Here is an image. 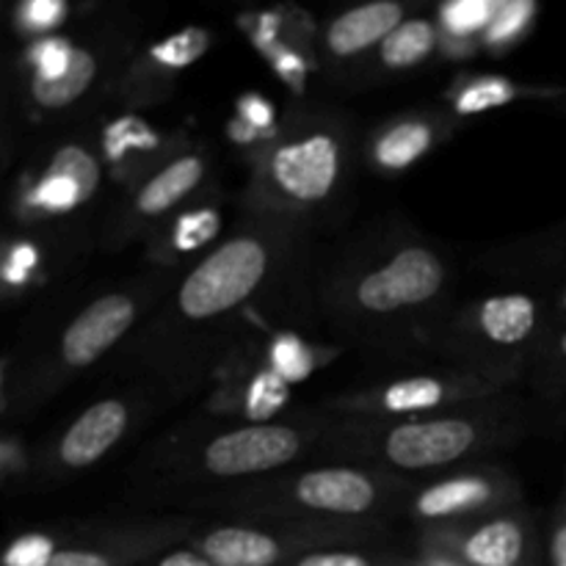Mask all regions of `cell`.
I'll use <instances>...</instances> for the list:
<instances>
[{"instance_id": "obj_40", "label": "cell", "mask_w": 566, "mask_h": 566, "mask_svg": "<svg viewBox=\"0 0 566 566\" xmlns=\"http://www.w3.org/2000/svg\"><path fill=\"white\" fill-rule=\"evenodd\" d=\"M553 354H556V363L566 370V329L556 337V348H553Z\"/></svg>"}, {"instance_id": "obj_30", "label": "cell", "mask_w": 566, "mask_h": 566, "mask_svg": "<svg viewBox=\"0 0 566 566\" xmlns=\"http://www.w3.org/2000/svg\"><path fill=\"white\" fill-rule=\"evenodd\" d=\"M55 553L59 551H55L53 539H48V536H22L3 553V566H48Z\"/></svg>"}, {"instance_id": "obj_10", "label": "cell", "mask_w": 566, "mask_h": 566, "mask_svg": "<svg viewBox=\"0 0 566 566\" xmlns=\"http://www.w3.org/2000/svg\"><path fill=\"white\" fill-rule=\"evenodd\" d=\"M199 553L213 566H276L285 558L280 539L241 525L210 531Z\"/></svg>"}, {"instance_id": "obj_18", "label": "cell", "mask_w": 566, "mask_h": 566, "mask_svg": "<svg viewBox=\"0 0 566 566\" xmlns=\"http://www.w3.org/2000/svg\"><path fill=\"white\" fill-rule=\"evenodd\" d=\"M446 401V385L434 376H412V379H401L396 385L387 387L381 392L379 403L387 412H423V409L440 407Z\"/></svg>"}, {"instance_id": "obj_32", "label": "cell", "mask_w": 566, "mask_h": 566, "mask_svg": "<svg viewBox=\"0 0 566 566\" xmlns=\"http://www.w3.org/2000/svg\"><path fill=\"white\" fill-rule=\"evenodd\" d=\"M293 566H376L368 556L352 551H332V553H310L298 558Z\"/></svg>"}, {"instance_id": "obj_13", "label": "cell", "mask_w": 566, "mask_h": 566, "mask_svg": "<svg viewBox=\"0 0 566 566\" xmlns=\"http://www.w3.org/2000/svg\"><path fill=\"white\" fill-rule=\"evenodd\" d=\"M492 501V484L479 475H464V479L442 481V484L429 486L423 495L415 501V512L420 517L440 520L451 514L473 512V509L486 506Z\"/></svg>"}, {"instance_id": "obj_42", "label": "cell", "mask_w": 566, "mask_h": 566, "mask_svg": "<svg viewBox=\"0 0 566 566\" xmlns=\"http://www.w3.org/2000/svg\"><path fill=\"white\" fill-rule=\"evenodd\" d=\"M558 307H562V313L566 315V285L562 287V296H558Z\"/></svg>"}, {"instance_id": "obj_39", "label": "cell", "mask_w": 566, "mask_h": 566, "mask_svg": "<svg viewBox=\"0 0 566 566\" xmlns=\"http://www.w3.org/2000/svg\"><path fill=\"white\" fill-rule=\"evenodd\" d=\"M230 136L235 138V142L249 144V142H254V138H258V130H254L252 125H247V122H243L241 116H238V119L230 125Z\"/></svg>"}, {"instance_id": "obj_24", "label": "cell", "mask_w": 566, "mask_h": 566, "mask_svg": "<svg viewBox=\"0 0 566 566\" xmlns=\"http://www.w3.org/2000/svg\"><path fill=\"white\" fill-rule=\"evenodd\" d=\"M208 44H210L208 31H202V28H186V31L175 33V36L155 44L153 59L158 61V64L171 66V70H182V66L202 59Z\"/></svg>"}, {"instance_id": "obj_34", "label": "cell", "mask_w": 566, "mask_h": 566, "mask_svg": "<svg viewBox=\"0 0 566 566\" xmlns=\"http://www.w3.org/2000/svg\"><path fill=\"white\" fill-rule=\"evenodd\" d=\"M48 566H116V558L97 551H59Z\"/></svg>"}, {"instance_id": "obj_2", "label": "cell", "mask_w": 566, "mask_h": 566, "mask_svg": "<svg viewBox=\"0 0 566 566\" xmlns=\"http://www.w3.org/2000/svg\"><path fill=\"white\" fill-rule=\"evenodd\" d=\"M446 280L440 258L423 247L401 249L385 269L365 276L357 287V298L370 313L415 307L437 296Z\"/></svg>"}, {"instance_id": "obj_6", "label": "cell", "mask_w": 566, "mask_h": 566, "mask_svg": "<svg viewBox=\"0 0 566 566\" xmlns=\"http://www.w3.org/2000/svg\"><path fill=\"white\" fill-rule=\"evenodd\" d=\"M133 321H136V304L130 296L111 293L97 298L64 332L61 357L72 368H86L130 329Z\"/></svg>"}, {"instance_id": "obj_35", "label": "cell", "mask_w": 566, "mask_h": 566, "mask_svg": "<svg viewBox=\"0 0 566 566\" xmlns=\"http://www.w3.org/2000/svg\"><path fill=\"white\" fill-rule=\"evenodd\" d=\"M547 564L551 566H566V501L562 503L556 523H553L551 545H547Z\"/></svg>"}, {"instance_id": "obj_21", "label": "cell", "mask_w": 566, "mask_h": 566, "mask_svg": "<svg viewBox=\"0 0 566 566\" xmlns=\"http://www.w3.org/2000/svg\"><path fill=\"white\" fill-rule=\"evenodd\" d=\"M271 370L291 385V381H304L313 374V354L298 340L293 332H282L271 343Z\"/></svg>"}, {"instance_id": "obj_22", "label": "cell", "mask_w": 566, "mask_h": 566, "mask_svg": "<svg viewBox=\"0 0 566 566\" xmlns=\"http://www.w3.org/2000/svg\"><path fill=\"white\" fill-rule=\"evenodd\" d=\"M497 6L501 3H495V0H453V3L442 6V25L453 36H470V33L490 28V22L497 14Z\"/></svg>"}, {"instance_id": "obj_37", "label": "cell", "mask_w": 566, "mask_h": 566, "mask_svg": "<svg viewBox=\"0 0 566 566\" xmlns=\"http://www.w3.org/2000/svg\"><path fill=\"white\" fill-rule=\"evenodd\" d=\"M276 70H280V75L287 77V81H291L296 88L302 86L304 61L298 59L296 53H291V50H282V53L276 55Z\"/></svg>"}, {"instance_id": "obj_3", "label": "cell", "mask_w": 566, "mask_h": 566, "mask_svg": "<svg viewBox=\"0 0 566 566\" xmlns=\"http://www.w3.org/2000/svg\"><path fill=\"white\" fill-rule=\"evenodd\" d=\"M302 451V437L287 426L254 423L221 434L205 448V468L224 479L254 475L293 462Z\"/></svg>"}, {"instance_id": "obj_7", "label": "cell", "mask_w": 566, "mask_h": 566, "mask_svg": "<svg viewBox=\"0 0 566 566\" xmlns=\"http://www.w3.org/2000/svg\"><path fill=\"white\" fill-rule=\"evenodd\" d=\"M127 429V407L122 401H99L88 407L70 431L64 434L59 448L61 462L70 468H86L111 451Z\"/></svg>"}, {"instance_id": "obj_28", "label": "cell", "mask_w": 566, "mask_h": 566, "mask_svg": "<svg viewBox=\"0 0 566 566\" xmlns=\"http://www.w3.org/2000/svg\"><path fill=\"white\" fill-rule=\"evenodd\" d=\"M31 199L33 205H39L42 210H50V213H64V210H72L81 202H86L83 191L70 180V177L53 175V171L44 175V180L39 182Z\"/></svg>"}, {"instance_id": "obj_19", "label": "cell", "mask_w": 566, "mask_h": 566, "mask_svg": "<svg viewBox=\"0 0 566 566\" xmlns=\"http://www.w3.org/2000/svg\"><path fill=\"white\" fill-rule=\"evenodd\" d=\"M105 158L108 160H122L130 153H147V149L158 147V133L136 114L119 116V119L111 122L105 127L103 136Z\"/></svg>"}, {"instance_id": "obj_31", "label": "cell", "mask_w": 566, "mask_h": 566, "mask_svg": "<svg viewBox=\"0 0 566 566\" xmlns=\"http://www.w3.org/2000/svg\"><path fill=\"white\" fill-rule=\"evenodd\" d=\"M238 116H241L247 125H252L254 130H269L271 122H274V105L269 103L260 94H247V97L238 103Z\"/></svg>"}, {"instance_id": "obj_33", "label": "cell", "mask_w": 566, "mask_h": 566, "mask_svg": "<svg viewBox=\"0 0 566 566\" xmlns=\"http://www.w3.org/2000/svg\"><path fill=\"white\" fill-rule=\"evenodd\" d=\"M25 22L33 28H50V25H59L61 17L66 14L64 3L59 0H33L31 6H25Z\"/></svg>"}, {"instance_id": "obj_15", "label": "cell", "mask_w": 566, "mask_h": 566, "mask_svg": "<svg viewBox=\"0 0 566 566\" xmlns=\"http://www.w3.org/2000/svg\"><path fill=\"white\" fill-rule=\"evenodd\" d=\"M431 144H434V133H431L429 125H423V122H401L376 142V164L390 171L407 169V166H412L415 160L429 153Z\"/></svg>"}, {"instance_id": "obj_16", "label": "cell", "mask_w": 566, "mask_h": 566, "mask_svg": "<svg viewBox=\"0 0 566 566\" xmlns=\"http://www.w3.org/2000/svg\"><path fill=\"white\" fill-rule=\"evenodd\" d=\"M94 70H97V64H94L92 53L75 48L70 70L64 75L55 77V81H39V77H33V97L44 108H64V105L75 103L92 86Z\"/></svg>"}, {"instance_id": "obj_5", "label": "cell", "mask_w": 566, "mask_h": 566, "mask_svg": "<svg viewBox=\"0 0 566 566\" xmlns=\"http://www.w3.org/2000/svg\"><path fill=\"white\" fill-rule=\"evenodd\" d=\"M337 171H340V149L337 142L326 133L298 138L285 144L271 158V175L276 186L293 199L318 202L335 188Z\"/></svg>"}, {"instance_id": "obj_8", "label": "cell", "mask_w": 566, "mask_h": 566, "mask_svg": "<svg viewBox=\"0 0 566 566\" xmlns=\"http://www.w3.org/2000/svg\"><path fill=\"white\" fill-rule=\"evenodd\" d=\"M296 497L318 512L363 514L376 503V484L359 470H313L296 481Z\"/></svg>"}, {"instance_id": "obj_11", "label": "cell", "mask_w": 566, "mask_h": 566, "mask_svg": "<svg viewBox=\"0 0 566 566\" xmlns=\"http://www.w3.org/2000/svg\"><path fill=\"white\" fill-rule=\"evenodd\" d=\"M468 566H517L525 556V531L517 520H492L459 542Z\"/></svg>"}, {"instance_id": "obj_17", "label": "cell", "mask_w": 566, "mask_h": 566, "mask_svg": "<svg viewBox=\"0 0 566 566\" xmlns=\"http://www.w3.org/2000/svg\"><path fill=\"white\" fill-rule=\"evenodd\" d=\"M437 31L429 20H403L390 36L381 42V61L392 70H407L420 64L434 50Z\"/></svg>"}, {"instance_id": "obj_27", "label": "cell", "mask_w": 566, "mask_h": 566, "mask_svg": "<svg viewBox=\"0 0 566 566\" xmlns=\"http://www.w3.org/2000/svg\"><path fill=\"white\" fill-rule=\"evenodd\" d=\"M221 230V216L216 210L205 208L197 210V213H188L177 221L175 232H171V241H175V249L180 252H193V249L205 247V243L213 241Z\"/></svg>"}, {"instance_id": "obj_9", "label": "cell", "mask_w": 566, "mask_h": 566, "mask_svg": "<svg viewBox=\"0 0 566 566\" xmlns=\"http://www.w3.org/2000/svg\"><path fill=\"white\" fill-rule=\"evenodd\" d=\"M403 22V9L392 0L359 6L337 17L326 31V44L335 55H354L385 42Z\"/></svg>"}, {"instance_id": "obj_20", "label": "cell", "mask_w": 566, "mask_h": 566, "mask_svg": "<svg viewBox=\"0 0 566 566\" xmlns=\"http://www.w3.org/2000/svg\"><path fill=\"white\" fill-rule=\"evenodd\" d=\"M287 381L282 376H276L274 370H260L247 387V401H243V409H247L249 420H271L282 407L287 403Z\"/></svg>"}, {"instance_id": "obj_26", "label": "cell", "mask_w": 566, "mask_h": 566, "mask_svg": "<svg viewBox=\"0 0 566 566\" xmlns=\"http://www.w3.org/2000/svg\"><path fill=\"white\" fill-rule=\"evenodd\" d=\"M48 171L70 177V180L81 188L83 197L86 199L97 191L99 166H97V160H94L92 155L81 147H61L59 153H55L53 164H50Z\"/></svg>"}, {"instance_id": "obj_29", "label": "cell", "mask_w": 566, "mask_h": 566, "mask_svg": "<svg viewBox=\"0 0 566 566\" xmlns=\"http://www.w3.org/2000/svg\"><path fill=\"white\" fill-rule=\"evenodd\" d=\"M75 48L64 39H48V42H39L33 48L31 59L36 64V77L39 81H55V77L64 75L70 70V61Z\"/></svg>"}, {"instance_id": "obj_12", "label": "cell", "mask_w": 566, "mask_h": 566, "mask_svg": "<svg viewBox=\"0 0 566 566\" xmlns=\"http://www.w3.org/2000/svg\"><path fill=\"white\" fill-rule=\"evenodd\" d=\"M479 321L490 340L501 343V346H517L536 332L539 304L525 293L486 298L479 310Z\"/></svg>"}, {"instance_id": "obj_25", "label": "cell", "mask_w": 566, "mask_h": 566, "mask_svg": "<svg viewBox=\"0 0 566 566\" xmlns=\"http://www.w3.org/2000/svg\"><path fill=\"white\" fill-rule=\"evenodd\" d=\"M536 17V3L531 0H509L497 6L495 20L486 28V42L490 44H512L523 36Z\"/></svg>"}, {"instance_id": "obj_36", "label": "cell", "mask_w": 566, "mask_h": 566, "mask_svg": "<svg viewBox=\"0 0 566 566\" xmlns=\"http://www.w3.org/2000/svg\"><path fill=\"white\" fill-rule=\"evenodd\" d=\"M33 265H36V249L22 243V247H17L14 254H11V265L6 269V276H9L11 282H22Z\"/></svg>"}, {"instance_id": "obj_14", "label": "cell", "mask_w": 566, "mask_h": 566, "mask_svg": "<svg viewBox=\"0 0 566 566\" xmlns=\"http://www.w3.org/2000/svg\"><path fill=\"white\" fill-rule=\"evenodd\" d=\"M202 160L197 155H186V158H177L175 164L166 166L164 171L153 177L147 186L138 193V210L144 216H160L169 208H175L182 197L193 191L202 180Z\"/></svg>"}, {"instance_id": "obj_4", "label": "cell", "mask_w": 566, "mask_h": 566, "mask_svg": "<svg viewBox=\"0 0 566 566\" xmlns=\"http://www.w3.org/2000/svg\"><path fill=\"white\" fill-rule=\"evenodd\" d=\"M479 440L470 420L440 418L423 423H403L387 434L385 453L396 468L429 470L462 459Z\"/></svg>"}, {"instance_id": "obj_1", "label": "cell", "mask_w": 566, "mask_h": 566, "mask_svg": "<svg viewBox=\"0 0 566 566\" xmlns=\"http://www.w3.org/2000/svg\"><path fill=\"white\" fill-rule=\"evenodd\" d=\"M265 269H269V252L263 243L254 238H232L182 282V315L205 321L238 307L263 282Z\"/></svg>"}, {"instance_id": "obj_41", "label": "cell", "mask_w": 566, "mask_h": 566, "mask_svg": "<svg viewBox=\"0 0 566 566\" xmlns=\"http://www.w3.org/2000/svg\"><path fill=\"white\" fill-rule=\"evenodd\" d=\"M426 566H457V564L448 562V558H434V562H429Z\"/></svg>"}, {"instance_id": "obj_23", "label": "cell", "mask_w": 566, "mask_h": 566, "mask_svg": "<svg viewBox=\"0 0 566 566\" xmlns=\"http://www.w3.org/2000/svg\"><path fill=\"white\" fill-rule=\"evenodd\" d=\"M517 97V86L506 77H484V81H475L464 88L457 97V111L459 114H484V111L501 108V105L512 103Z\"/></svg>"}, {"instance_id": "obj_38", "label": "cell", "mask_w": 566, "mask_h": 566, "mask_svg": "<svg viewBox=\"0 0 566 566\" xmlns=\"http://www.w3.org/2000/svg\"><path fill=\"white\" fill-rule=\"evenodd\" d=\"M158 566H213L202 553H193V551H175L169 553L166 558H160Z\"/></svg>"}]
</instances>
